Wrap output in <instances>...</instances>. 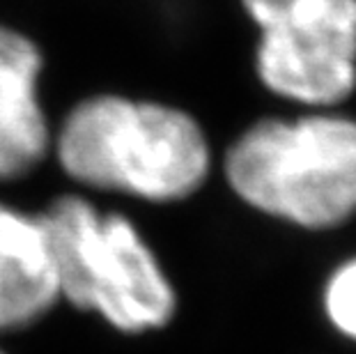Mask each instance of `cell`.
Returning <instances> with one entry per match:
<instances>
[{"label": "cell", "mask_w": 356, "mask_h": 354, "mask_svg": "<svg viewBox=\"0 0 356 354\" xmlns=\"http://www.w3.org/2000/svg\"><path fill=\"white\" fill-rule=\"evenodd\" d=\"M58 159L81 184L154 202L186 198L209 172L207 140L188 113L115 95L72 108L58 136Z\"/></svg>", "instance_id": "cell-1"}, {"label": "cell", "mask_w": 356, "mask_h": 354, "mask_svg": "<svg viewBox=\"0 0 356 354\" xmlns=\"http://www.w3.org/2000/svg\"><path fill=\"white\" fill-rule=\"evenodd\" d=\"M239 198L304 228H331L356 212V120H260L225 154Z\"/></svg>", "instance_id": "cell-2"}, {"label": "cell", "mask_w": 356, "mask_h": 354, "mask_svg": "<svg viewBox=\"0 0 356 354\" xmlns=\"http://www.w3.org/2000/svg\"><path fill=\"white\" fill-rule=\"evenodd\" d=\"M47 235L60 297L102 313L120 331L163 327L175 292L156 258L124 216H102L88 200L65 195L37 214Z\"/></svg>", "instance_id": "cell-3"}, {"label": "cell", "mask_w": 356, "mask_h": 354, "mask_svg": "<svg viewBox=\"0 0 356 354\" xmlns=\"http://www.w3.org/2000/svg\"><path fill=\"white\" fill-rule=\"evenodd\" d=\"M260 28L255 70L271 92L336 106L356 88V0H241Z\"/></svg>", "instance_id": "cell-4"}, {"label": "cell", "mask_w": 356, "mask_h": 354, "mask_svg": "<svg viewBox=\"0 0 356 354\" xmlns=\"http://www.w3.org/2000/svg\"><path fill=\"white\" fill-rule=\"evenodd\" d=\"M42 54L28 37L0 26V179L28 175L49 150L37 102Z\"/></svg>", "instance_id": "cell-5"}, {"label": "cell", "mask_w": 356, "mask_h": 354, "mask_svg": "<svg viewBox=\"0 0 356 354\" xmlns=\"http://www.w3.org/2000/svg\"><path fill=\"white\" fill-rule=\"evenodd\" d=\"M58 299L56 267L40 218L0 202V331L33 325Z\"/></svg>", "instance_id": "cell-6"}, {"label": "cell", "mask_w": 356, "mask_h": 354, "mask_svg": "<svg viewBox=\"0 0 356 354\" xmlns=\"http://www.w3.org/2000/svg\"><path fill=\"white\" fill-rule=\"evenodd\" d=\"M324 306L333 325L345 336L356 338V260L345 262L329 278Z\"/></svg>", "instance_id": "cell-7"}, {"label": "cell", "mask_w": 356, "mask_h": 354, "mask_svg": "<svg viewBox=\"0 0 356 354\" xmlns=\"http://www.w3.org/2000/svg\"><path fill=\"white\" fill-rule=\"evenodd\" d=\"M0 354H3V352H0Z\"/></svg>", "instance_id": "cell-8"}]
</instances>
